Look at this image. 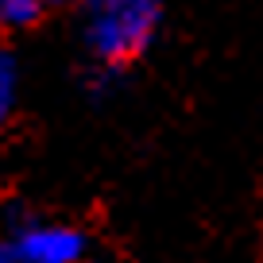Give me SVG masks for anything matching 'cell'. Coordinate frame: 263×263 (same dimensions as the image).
<instances>
[{
  "instance_id": "cell-7",
  "label": "cell",
  "mask_w": 263,
  "mask_h": 263,
  "mask_svg": "<svg viewBox=\"0 0 263 263\" xmlns=\"http://www.w3.org/2000/svg\"><path fill=\"white\" fill-rule=\"evenodd\" d=\"M82 263H105V259H89V255H85V259H82Z\"/></svg>"
},
{
  "instance_id": "cell-5",
  "label": "cell",
  "mask_w": 263,
  "mask_h": 263,
  "mask_svg": "<svg viewBox=\"0 0 263 263\" xmlns=\"http://www.w3.org/2000/svg\"><path fill=\"white\" fill-rule=\"evenodd\" d=\"M0 263H20L16 252H12V244H0Z\"/></svg>"
},
{
  "instance_id": "cell-4",
  "label": "cell",
  "mask_w": 263,
  "mask_h": 263,
  "mask_svg": "<svg viewBox=\"0 0 263 263\" xmlns=\"http://www.w3.org/2000/svg\"><path fill=\"white\" fill-rule=\"evenodd\" d=\"M39 0H0V31H24V27H35L43 16Z\"/></svg>"
},
{
  "instance_id": "cell-6",
  "label": "cell",
  "mask_w": 263,
  "mask_h": 263,
  "mask_svg": "<svg viewBox=\"0 0 263 263\" xmlns=\"http://www.w3.org/2000/svg\"><path fill=\"white\" fill-rule=\"evenodd\" d=\"M43 8H70V4H78V0H39Z\"/></svg>"
},
{
  "instance_id": "cell-3",
  "label": "cell",
  "mask_w": 263,
  "mask_h": 263,
  "mask_svg": "<svg viewBox=\"0 0 263 263\" xmlns=\"http://www.w3.org/2000/svg\"><path fill=\"white\" fill-rule=\"evenodd\" d=\"M20 78H24V70H20L16 50L0 47V128L8 124L12 108H16V97H20Z\"/></svg>"
},
{
  "instance_id": "cell-1",
  "label": "cell",
  "mask_w": 263,
  "mask_h": 263,
  "mask_svg": "<svg viewBox=\"0 0 263 263\" xmlns=\"http://www.w3.org/2000/svg\"><path fill=\"white\" fill-rule=\"evenodd\" d=\"M82 47L93 70L120 74L155 47L166 20V0H78Z\"/></svg>"
},
{
  "instance_id": "cell-2",
  "label": "cell",
  "mask_w": 263,
  "mask_h": 263,
  "mask_svg": "<svg viewBox=\"0 0 263 263\" xmlns=\"http://www.w3.org/2000/svg\"><path fill=\"white\" fill-rule=\"evenodd\" d=\"M12 252L20 263H82L89 255V240L82 229L66 221H27L12 232Z\"/></svg>"
}]
</instances>
